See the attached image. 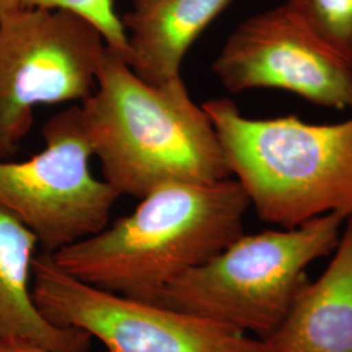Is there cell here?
I'll use <instances>...</instances> for the list:
<instances>
[{"instance_id":"obj_7","label":"cell","mask_w":352,"mask_h":352,"mask_svg":"<svg viewBox=\"0 0 352 352\" xmlns=\"http://www.w3.org/2000/svg\"><path fill=\"white\" fill-rule=\"evenodd\" d=\"M42 135L45 148L32 158L0 160V206L54 253L107 226L120 196L91 173L94 154L80 106L54 115Z\"/></svg>"},{"instance_id":"obj_13","label":"cell","mask_w":352,"mask_h":352,"mask_svg":"<svg viewBox=\"0 0 352 352\" xmlns=\"http://www.w3.org/2000/svg\"><path fill=\"white\" fill-rule=\"evenodd\" d=\"M285 4L317 37L352 62V0H286Z\"/></svg>"},{"instance_id":"obj_3","label":"cell","mask_w":352,"mask_h":352,"mask_svg":"<svg viewBox=\"0 0 352 352\" xmlns=\"http://www.w3.org/2000/svg\"><path fill=\"white\" fill-rule=\"evenodd\" d=\"M201 106L231 176L263 221L289 228L325 214L352 215V116L315 124L292 115L248 118L228 98Z\"/></svg>"},{"instance_id":"obj_14","label":"cell","mask_w":352,"mask_h":352,"mask_svg":"<svg viewBox=\"0 0 352 352\" xmlns=\"http://www.w3.org/2000/svg\"><path fill=\"white\" fill-rule=\"evenodd\" d=\"M0 352H60L50 350L47 347L28 343V342H12V343H4L0 344Z\"/></svg>"},{"instance_id":"obj_10","label":"cell","mask_w":352,"mask_h":352,"mask_svg":"<svg viewBox=\"0 0 352 352\" xmlns=\"http://www.w3.org/2000/svg\"><path fill=\"white\" fill-rule=\"evenodd\" d=\"M324 273L309 280L265 352H352V215Z\"/></svg>"},{"instance_id":"obj_12","label":"cell","mask_w":352,"mask_h":352,"mask_svg":"<svg viewBox=\"0 0 352 352\" xmlns=\"http://www.w3.org/2000/svg\"><path fill=\"white\" fill-rule=\"evenodd\" d=\"M34 10H60L85 17L100 29L107 46L126 60V32L113 0H0V21L13 13Z\"/></svg>"},{"instance_id":"obj_1","label":"cell","mask_w":352,"mask_h":352,"mask_svg":"<svg viewBox=\"0 0 352 352\" xmlns=\"http://www.w3.org/2000/svg\"><path fill=\"white\" fill-rule=\"evenodd\" d=\"M250 208L234 177L167 184L140 199L132 213L50 254L91 286L160 302L174 280L244 234Z\"/></svg>"},{"instance_id":"obj_6","label":"cell","mask_w":352,"mask_h":352,"mask_svg":"<svg viewBox=\"0 0 352 352\" xmlns=\"http://www.w3.org/2000/svg\"><path fill=\"white\" fill-rule=\"evenodd\" d=\"M32 294L51 324L85 331L106 352H265L263 340L213 320L91 286L46 252L34 258Z\"/></svg>"},{"instance_id":"obj_9","label":"cell","mask_w":352,"mask_h":352,"mask_svg":"<svg viewBox=\"0 0 352 352\" xmlns=\"http://www.w3.org/2000/svg\"><path fill=\"white\" fill-rule=\"evenodd\" d=\"M234 1L131 0V10L122 19L126 64L153 85L182 77L190 47Z\"/></svg>"},{"instance_id":"obj_4","label":"cell","mask_w":352,"mask_h":352,"mask_svg":"<svg viewBox=\"0 0 352 352\" xmlns=\"http://www.w3.org/2000/svg\"><path fill=\"white\" fill-rule=\"evenodd\" d=\"M346 219L330 213L299 226L243 234L174 280L160 304L267 340L309 282L308 267L336 250Z\"/></svg>"},{"instance_id":"obj_8","label":"cell","mask_w":352,"mask_h":352,"mask_svg":"<svg viewBox=\"0 0 352 352\" xmlns=\"http://www.w3.org/2000/svg\"><path fill=\"white\" fill-rule=\"evenodd\" d=\"M231 91L276 89L333 110H352V62L317 37L286 4L253 14L212 64Z\"/></svg>"},{"instance_id":"obj_11","label":"cell","mask_w":352,"mask_h":352,"mask_svg":"<svg viewBox=\"0 0 352 352\" xmlns=\"http://www.w3.org/2000/svg\"><path fill=\"white\" fill-rule=\"evenodd\" d=\"M39 243L11 212L0 206V344L34 343L60 352H87L91 337L47 321L32 294L33 263Z\"/></svg>"},{"instance_id":"obj_5","label":"cell","mask_w":352,"mask_h":352,"mask_svg":"<svg viewBox=\"0 0 352 352\" xmlns=\"http://www.w3.org/2000/svg\"><path fill=\"white\" fill-rule=\"evenodd\" d=\"M106 47L100 29L77 13L34 10L0 21V160L21 149L37 106L88 98Z\"/></svg>"},{"instance_id":"obj_2","label":"cell","mask_w":352,"mask_h":352,"mask_svg":"<svg viewBox=\"0 0 352 352\" xmlns=\"http://www.w3.org/2000/svg\"><path fill=\"white\" fill-rule=\"evenodd\" d=\"M81 116L103 180L119 196L142 199L174 183L232 177L209 115L183 77L153 85L109 46Z\"/></svg>"}]
</instances>
